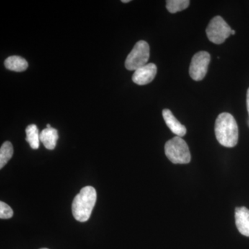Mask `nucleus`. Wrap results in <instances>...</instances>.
Masks as SVG:
<instances>
[{
    "label": "nucleus",
    "mask_w": 249,
    "mask_h": 249,
    "mask_svg": "<svg viewBox=\"0 0 249 249\" xmlns=\"http://www.w3.org/2000/svg\"><path fill=\"white\" fill-rule=\"evenodd\" d=\"M122 2H124V3H128V2H130V0H122Z\"/></svg>",
    "instance_id": "f3484780"
},
{
    "label": "nucleus",
    "mask_w": 249,
    "mask_h": 249,
    "mask_svg": "<svg viewBox=\"0 0 249 249\" xmlns=\"http://www.w3.org/2000/svg\"><path fill=\"white\" fill-rule=\"evenodd\" d=\"M47 249V248H42V249Z\"/></svg>",
    "instance_id": "aec40b11"
},
{
    "label": "nucleus",
    "mask_w": 249,
    "mask_h": 249,
    "mask_svg": "<svg viewBox=\"0 0 249 249\" xmlns=\"http://www.w3.org/2000/svg\"><path fill=\"white\" fill-rule=\"evenodd\" d=\"M163 117L165 124L169 127L170 130L174 134H176L177 137H182L187 133L186 127L181 124L173 115V112L168 109L163 110Z\"/></svg>",
    "instance_id": "6e6552de"
},
{
    "label": "nucleus",
    "mask_w": 249,
    "mask_h": 249,
    "mask_svg": "<svg viewBox=\"0 0 249 249\" xmlns=\"http://www.w3.org/2000/svg\"><path fill=\"white\" fill-rule=\"evenodd\" d=\"M26 141L29 142L31 148L37 150L40 146V133L36 124H29L26 129Z\"/></svg>",
    "instance_id": "f8f14e48"
},
{
    "label": "nucleus",
    "mask_w": 249,
    "mask_h": 249,
    "mask_svg": "<svg viewBox=\"0 0 249 249\" xmlns=\"http://www.w3.org/2000/svg\"><path fill=\"white\" fill-rule=\"evenodd\" d=\"M235 224L242 235L249 237V210L246 207L235 209Z\"/></svg>",
    "instance_id": "1a4fd4ad"
},
{
    "label": "nucleus",
    "mask_w": 249,
    "mask_h": 249,
    "mask_svg": "<svg viewBox=\"0 0 249 249\" xmlns=\"http://www.w3.org/2000/svg\"><path fill=\"white\" fill-rule=\"evenodd\" d=\"M211 61V55L207 52H199L195 54L190 65V76L196 81L204 79L207 73Z\"/></svg>",
    "instance_id": "423d86ee"
},
{
    "label": "nucleus",
    "mask_w": 249,
    "mask_h": 249,
    "mask_svg": "<svg viewBox=\"0 0 249 249\" xmlns=\"http://www.w3.org/2000/svg\"><path fill=\"white\" fill-rule=\"evenodd\" d=\"M232 29L221 16H215L206 28V35L213 43L220 45L224 43L231 35Z\"/></svg>",
    "instance_id": "39448f33"
},
{
    "label": "nucleus",
    "mask_w": 249,
    "mask_h": 249,
    "mask_svg": "<svg viewBox=\"0 0 249 249\" xmlns=\"http://www.w3.org/2000/svg\"><path fill=\"white\" fill-rule=\"evenodd\" d=\"M247 110H248L249 114V88L248 91H247Z\"/></svg>",
    "instance_id": "dca6fc26"
},
{
    "label": "nucleus",
    "mask_w": 249,
    "mask_h": 249,
    "mask_svg": "<svg viewBox=\"0 0 249 249\" xmlns=\"http://www.w3.org/2000/svg\"><path fill=\"white\" fill-rule=\"evenodd\" d=\"M4 65L7 70L11 71L21 72L25 71L29 66V64L25 59L18 55H13L6 58Z\"/></svg>",
    "instance_id": "9b49d317"
},
{
    "label": "nucleus",
    "mask_w": 249,
    "mask_h": 249,
    "mask_svg": "<svg viewBox=\"0 0 249 249\" xmlns=\"http://www.w3.org/2000/svg\"><path fill=\"white\" fill-rule=\"evenodd\" d=\"M14 155V147L9 142H4L0 148V168H3Z\"/></svg>",
    "instance_id": "ddd939ff"
},
{
    "label": "nucleus",
    "mask_w": 249,
    "mask_h": 249,
    "mask_svg": "<svg viewBox=\"0 0 249 249\" xmlns=\"http://www.w3.org/2000/svg\"><path fill=\"white\" fill-rule=\"evenodd\" d=\"M97 194L92 186H85L73 199L72 213L77 221L87 222L89 219L96 204Z\"/></svg>",
    "instance_id": "f03ea898"
},
{
    "label": "nucleus",
    "mask_w": 249,
    "mask_h": 249,
    "mask_svg": "<svg viewBox=\"0 0 249 249\" xmlns=\"http://www.w3.org/2000/svg\"><path fill=\"white\" fill-rule=\"evenodd\" d=\"M14 215V211L12 209L6 204V203L1 201L0 202V218L3 219H10Z\"/></svg>",
    "instance_id": "2eb2a0df"
},
{
    "label": "nucleus",
    "mask_w": 249,
    "mask_h": 249,
    "mask_svg": "<svg viewBox=\"0 0 249 249\" xmlns=\"http://www.w3.org/2000/svg\"><path fill=\"white\" fill-rule=\"evenodd\" d=\"M235 30H232L231 31V35H235Z\"/></svg>",
    "instance_id": "a211bd4d"
},
{
    "label": "nucleus",
    "mask_w": 249,
    "mask_h": 249,
    "mask_svg": "<svg viewBox=\"0 0 249 249\" xmlns=\"http://www.w3.org/2000/svg\"><path fill=\"white\" fill-rule=\"evenodd\" d=\"M51 127H51L50 124H47V128H51Z\"/></svg>",
    "instance_id": "6ab92c4d"
},
{
    "label": "nucleus",
    "mask_w": 249,
    "mask_h": 249,
    "mask_svg": "<svg viewBox=\"0 0 249 249\" xmlns=\"http://www.w3.org/2000/svg\"><path fill=\"white\" fill-rule=\"evenodd\" d=\"M165 153L175 164H186L191 160L189 147L181 137H175L168 141L165 145Z\"/></svg>",
    "instance_id": "7ed1b4c3"
},
{
    "label": "nucleus",
    "mask_w": 249,
    "mask_h": 249,
    "mask_svg": "<svg viewBox=\"0 0 249 249\" xmlns=\"http://www.w3.org/2000/svg\"><path fill=\"white\" fill-rule=\"evenodd\" d=\"M58 138V131L53 127L43 129L40 134V142L48 150H53L55 148Z\"/></svg>",
    "instance_id": "9d476101"
},
{
    "label": "nucleus",
    "mask_w": 249,
    "mask_h": 249,
    "mask_svg": "<svg viewBox=\"0 0 249 249\" xmlns=\"http://www.w3.org/2000/svg\"><path fill=\"white\" fill-rule=\"evenodd\" d=\"M188 0H168L166 1L167 10L171 14H176L186 9L189 6Z\"/></svg>",
    "instance_id": "4468645a"
},
{
    "label": "nucleus",
    "mask_w": 249,
    "mask_h": 249,
    "mask_svg": "<svg viewBox=\"0 0 249 249\" xmlns=\"http://www.w3.org/2000/svg\"><path fill=\"white\" fill-rule=\"evenodd\" d=\"M149 58L150 46L145 41H139L127 55L124 62V66L129 71H136L144 65H147Z\"/></svg>",
    "instance_id": "20e7f679"
},
{
    "label": "nucleus",
    "mask_w": 249,
    "mask_h": 249,
    "mask_svg": "<svg viewBox=\"0 0 249 249\" xmlns=\"http://www.w3.org/2000/svg\"><path fill=\"white\" fill-rule=\"evenodd\" d=\"M214 132L218 142L227 147H233L238 142V126L235 118L224 112L217 116L214 125Z\"/></svg>",
    "instance_id": "f257e3e1"
},
{
    "label": "nucleus",
    "mask_w": 249,
    "mask_h": 249,
    "mask_svg": "<svg viewBox=\"0 0 249 249\" xmlns=\"http://www.w3.org/2000/svg\"><path fill=\"white\" fill-rule=\"evenodd\" d=\"M157 73V67L154 63H148L134 71L132 80L139 85L151 83Z\"/></svg>",
    "instance_id": "0eeeda50"
}]
</instances>
